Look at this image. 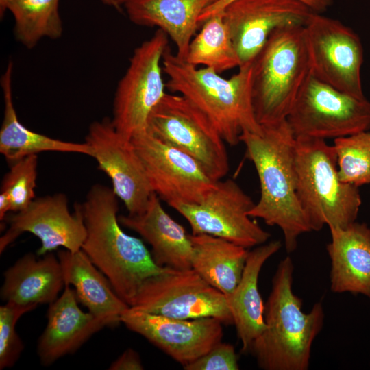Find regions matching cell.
<instances>
[{"label": "cell", "mask_w": 370, "mask_h": 370, "mask_svg": "<svg viewBox=\"0 0 370 370\" xmlns=\"http://www.w3.org/2000/svg\"><path fill=\"white\" fill-rule=\"evenodd\" d=\"M262 127L261 134L245 132L240 138L260 186V199L249 215L279 227L290 254L296 249L299 236L312 231L297 193L295 137L286 120Z\"/></svg>", "instance_id": "6da1fadb"}, {"label": "cell", "mask_w": 370, "mask_h": 370, "mask_svg": "<svg viewBox=\"0 0 370 370\" xmlns=\"http://www.w3.org/2000/svg\"><path fill=\"white\" fill-rule=\"evenodd\" d=\"M117 198L112 188L103 184L91 186L81 204L86 229L82 250L130 305L147 278L169 267L157 264L143 241L123 230Z\"/></svg>", "instance_id": "7a4b0ae2"}, {"label": "cell", "mask_w": 370, "mask_h": 370, "mask_svg": "<svg viewBox=\"0 0 370 370\" xmlns=\"http://www.w3.org/2000/svg\"><path fill=\"white\" fill-rule=\"evenodd\" d=\"M166 88L183 95L210 120L225 143L238 144L245 132L261 134L252 101V63L241 66L230 78L212 69H197L168 47L162 61Z\"/></svg>", "instance_id": "3957f363"}, {"label": "cell", "mask_w": 370, "mask_h": 370, "mask_svg": "<svg viewBox=\"0 0 370 370\" xmlns=\"http://www.w3.org/2000/svg\"><path fill=\"white\" fill-rule=\"evenodd\" d=\"M294 265L282 260L272 279L264 310V330L249 352L264 370H307L313 341L322 330L325 314L321 301L302 311V299L293 291Z\"/></svg>", "instance_id": "277c9868"}, {"label": "cell", "mask_w": 370, "mask_h": 370, "mask_svg": "<svg viewBox=\"0 0 370 370\" xmlns=\"http://www.w3.org/2000/svg\"><path fill=\"white\" fill-rule=\"evenodd\" d=\"M252 101L261 126L286 117L311 74L304 25L273 30L252 62Z\"/></svg>", "instance_id": "5b68a950"}, {"label": "cell", "mask_w": 370, "mask_h": 370, "mask_svg": "<svg viewBox=\"0 0 370 370\" xmlns=\"http://www.w3.org/2000/svg\"><path fill=\"white\" fill-rule=\"evenodd\" d=\"M297 193L312 231L345 228L356 221L362 204L358 187L338 176L333 146L325 140L295 138Z\"/></svg>", "instance_id": "8992f818"}, {"label": "cell", "mask_w": 370, "mask_h": 370, "mask_svg": "<svg viewBox=\"0 0 370 370\" xmlns=\"http://www.w3.org/2000/svg\"><path fill=\"white\" fill-rule=\"evenodd\" d=\"M146 131L192 156L215 181L229 171L225 140L207 116L182 95L164 94L149 114Z\"/></svg>", "instance_id": "52a82bcc"}, {"label": "cell", "mask_w": 370, "mask_h": 370, "mask_svg": "<svg viewBox=\"0 0 370 370\" xmlns=\"http://www.w3.org/2000/svg\"><path fill=\"white\" fill-rule=\"evenodd\" d=\"M286 120L295 138L336 139L370 130V101L343 92L311 73Z\"/></svg>", "instance_id": "ba28073f"}, {"label": "cell", "mask_w": 370, "mask_h": 370, "mask_svg": "<svg viewBox=\"0 0 370 370\" xmlns=\"http://www.w3.org/2000/svg\"><path fill=\"white\" fill-rule=\"evenodd\" d=\"M168 44V36L158 29L134 49L118 83L111 121L127 139L146 130L149 114L166 93L162 61Z\"/></svg>", "instance_id": "9c48e42d"}, {"label": "cell", "mask_w": 370, "mask_h": 370, "mask_svg": "<svg viewBox=\"0 0 370 370\" xmlns=\"http://www.w3.org/2000/svg\"><path fill=\"white\" fill-rule=\"evenodd\" d=\"M129 306L134 310L171 318L214 317L223 324H233L225 295L192 268H169L147 278Z\"/></svg>", "instance_id": "30bf717a"}, {"label": "cell", "mask_w": 370, "mask_h": 370, "mask_svg": "<svg viewBox=\"0 0 370 370\" xmlns=\"http://www.w3.org/2000/svg\"><path fill=\"white\" fill-rule=\"evenodd\" d=\"M304 30L311 73L343 92L366 98L361 80L364 51L358 35L340 21L314 12Z\"/></svg>", "instance_id": "8fae6325"}, {"label": "cell", "mask_w": 370, "mask_h": 370, "mask_svg": "<svg viewBox=\"0 0 370 370\" xmlns=\"http://www.w3.org/2000/svg\"><path fill=\"white\" fill-rule=\"evenodd\" d=\"M255 203L233 180H217L197 204L171 206L188 222L192 234H209L245 248L264 244L271 234L251 219Z\"/></svg>", "instance_id": "7c38bea8"}, {"label": "cell", "mask_w": 370, "mask_h": 370, "mask_svg": "<svg viewBox=\"0 0 370 370\" xmlns=\"http://www.w3.org/2000/svg\"><path fill=\"white\" fill-rule=\"evenodd\" d=\"M131 140L152 191L170 206L201 202L217 182L192 156L146 130Z\"/></svg>", "instance_id": "4fadbf2b"}, {"label": "cell", "mask_w": 370, "mask_h": 370, "mask_svg": "<svg viewBox=\"0 0 370 370\" xmlns=\"http://www.w3.org/2000/svg\"><path fill=\"white\" fill-rule=\"evenodd\" d=\"M5 219L9 226L0 238V254L24 232L40 240L38 256L60 247L77 251L82 249L86 236L82 204L76 203L71 213L63 193L35 198L25 209Z\"/></svg>", "instance_id": "5bb4252c"}, {"label": "cell", "mask_w": 370, "mask_h": 370, "mask_svg": "<svg viewBox=\"0 0 370 370\" xmlns=\"http://www.w3.org/2000/svg\"><path fill=\"white\" fill-rule=\"evenodd\" d=\"M85 140L128 214L142 212L153 192L132 140L119 133L109 118L92 122Z\"/></svg>", "instance_id": "9a60e30c"}, {"label": "cell", "mask_w": 370, "mask_h": 370, "mask_svg": "<svg viewBox=\"0 0 370 370\" xmlns=\"http://www.w3.org/2000/svg\"><path fill=\"white\" fill-rule=\"evenodd\" d=\"M120 320L183 367L206 354L223 336V323L214 317L181 319L129 307Z\"/></svg>", "instance_id": "2e32d148"}, {"label": "cell", "mask_w": 370, "mask_h": 370, "mask_svg": "<svg viewBox=\"0 0 370 370\" xmlns=\"http://www.w3.org/2000/svg\"><path fill=\"white\" fill-rule=\"evenodd\" d=\"M221 12L241 66L253 62L273 30L304 25L313 11L297 0H234Z\"/></svg>", "instance_id": "e0dca14e"}, {"label": "cell", "mask_w": 370, "mask_h": 370, "mask_svg": "<svg viewBox=\"0 0 370 370\" xmlns=\"http://www.w3.org/2000/svg\"><path fill=\"white\" fill-rule=\"evenodd\" d=\"M74 289L65 284L64 291L49 304L47 325L37 344L41 364L48 366L73 354L107 323L78 306Z\"/></svg>", "instance_id": "ac0fdd59"}, {"label": "cell", "mask_w": 370, "mask_h": 370, "mask_svg": "<svg viewBox=\"0 0 370 370\" xmlns=\"http://www.w3.org/2000/svg\"><path fill=\"white\" fill-rule=\"evenodd\" d=\"M118 219L121 225L138 233L151 246L157 264L174 269L191 268L190 234L164 210L156 193L142 212L119 215Z\"/></svg>", "instance_id": "d6986e66"}, {"label": "cell", "mask_w": 370, "mask_h": 370, "mask_svg": "<svg viewBox=\"0 0 370 370\" xmlns=\"http://www.w3.org/2000/svg\"><path fill=\"white\" fill-rule=\"evenodd\" d=\"M327 251L331 260L330 289L370 299V227L355 221L345 228L329 227Z\"/></svg>", "instance_id": "ffe728a7"}, {"label": "cell", "mask_w": 370, "mask_h": 370, "mask_svg": "<svg viewBox=\"0 0 370 370\" xmlns=\"http://www.w3.org/2000/svg\"><path fill=\"white\" fill-rule=\"evenodd\" d=\"M64 285H73L77 298L88 312L104 321L108 326L121 323L122 314L129 308L114 291L104 274L82 250H59Z\"/></svg>", "instance_id": "44dd1931"}, {"label": "cell", "mask_w": 370, "mask_h": 370, "mask_svg": "<svg viewBox=\"0 0 370 370\" xmlns=\"http://www.w3.org/2000/svg\"><path fill=\"white\" fill-rule=\"evenodd\" d=\"M281 247L280 241H272L249 251L239 283L231 294L225 296L243 353L249 352L254 340L266 328L265 305L259 293L258 278L264 262Z\"/></svg>", "instance_id": "7402d4cb"}, {"label": "cell", "mask_w": 370, "mask_h": 370, "mask_svg": "<svg viewBox=\"0 0 370 370\" xmlns=\"http://www.w3.org/2000/svg\"><path fill=\"white\" fill-rule=\"evenodd\" d=\"M217 1L128 0L124 5L133 23L163 31L174 42L176 54L186 60L201 14Z\"/></svg>", "instance_id": "603a6c76"}, {"label": "cell", "mask_w": 370, "mask_h": 370, "mask_svg": "<svg viewBox=\"0 0 370 370\" xmlns=\"http://www.w3.org/2000/svg\"><path fill=\"white\" fill-rule=\"evenodd\" d=\"M37 256L27 253L4 272L0 291L3 301L49 305L58 297L64 282L58 256L52 252Z\"/></svg>", "instance_id": "cb8c5ba5"}, {"label": "cell", "mask_w": 370, "mask_h": 370, "mask_svg": "<svg viewBox=\"0 0 370 370\" xmlns=\"http://www.w3.org/2000/svg\"><path fill=\"white\" fill-rule=\"evenodd\" d=\"M13 62L10 60L1 78L4 111L0 129V153L10 163L45 151L75 153L92 158V147L86 143L56 139L24 126L18 119L12 96Z\"/></svg>", "instance_id": "d4e9b609"}, {"label": "cell", "mask_w": 370, "mask_h": 370, "mask_svg": "<svg viewBox=\"0 0 370 370\" xmlns=\"http://www.w3.org/2000/svg\"><path fill=\"white\" fill-rule=\"evenodd\" d=\"M191 268L225 296L239 283L246 264L247 248L209 234H190Z\"/></svg>", "instance_id": "484cf974"}, {"label": "cell", "mask_w": 370, "mask_h": 370, "mask_svg": "<svg viewBox=\"0 0 370 370\" xmlns=\"http://www.w3.org/2000/svg\"><path fill=\"white\" fill-rule=\"evenodd\" d=\"M60 0H3L1 12L8 10L14 19L16 39L32 49L43 38L57 39L63 32Z\"/></svg>", "instance_id": "4316f807"}, {"label": "cell", "mask_w": 370, "mask_h": 370, "mask_svg": "<svg viewBox=\"0 0 370 370\" xmlns=\"http://www.w3.org/2000/svg\"><path fill=\"white\" fill-rule=\"evenodd\" d=\"M193 38L186 60L193 66H204L219 74L239 67L240 59L229 29L220 12L209 17Z\"/></svg>", "instance_id": "83f0119b"}, {"label": "cell", "mask_w": 370, "mask_h": 370, "mask_svg": "<svg viewBox=\"0 0 370 370\" xmlns=\"http://www.w3.org/2000/svg\"><path fill=\"white\" fill-rule=\"evenodd\" d=\"M340 180L357 187L370 184V130L334 139Z\"/></svg>", "instance_id": "f1b7e54d"}, {"label": "cell", "mask_w": 370, "mask_h": 370, "mask_svg": "<svg viewBox=\"0 0 370 370\" xmlns=\"http://www.w3.org/2000/svg\"><path fill=\"white\" fill-rule=\"evenodd\" d=\"M38 169L37 154L29 155L12 164L10 171L3 176L1 191L8 195L11 211L25 209L36 197Z\"/></svg>", "instance_id": "f546056e"}, {"label": "cell", "mask_w": 370, "mask_h": 370, "mask_svg": "<svg viewBox=\"0 0 370 370\" xmlns=\"http://www.w3.org/2000/svg\"><path fill=\"white\" fill-rule=\"evenodd\" d=\"M38 305H21L8 301L0 306V369L13 367L25 346L16 330L19 319Z\"/></svg>", "instance_id": "4dcf8cb0"}, {"label": "cell", "mask_w": 370, "mask_h": 370, "mask_svg": "<svg viewBox=\"0 0 370 370\" xmlns=\"http://www.w3.org/2000/svg\"><path fill=\"white\" fill-rule=\"evenodd\" d=\"M183 368L185 370H238L239 366L234 346L221 341Z\"/></svg>", "instance_id": "1f68e13d"}, {"label": "cell", "mask_w": 370, "mask_h": 370, "mask_svg": "<svg viewBox=\"0 0 370 370\" xmlns=\"http://www.w3.org/2000/svg\"><path fill=\"white\" fill-rule=\"evenodd\" d=\"M234 0H217L214 3L206 8L199 18V23L201 26L209 17L221 12L228 4ZM312 11L317 13H323L326 11L332 4V0H297Z\"/></svg>", "instance_id": "d6a6232c"}, {"label": "cell", "mask_w": 370, "mask_h": 370, "mask_svg": "<svg viewBox=\"0 0 370 370\" xmlns=\"http://www.w3.org/2000/svg\"><path fill=\"white\" fill-rule=\"evenodd\" d=\"M144 369L138 354L132 349H127L108 368L110 370H142Z\"/></svg>", "instance_id": "836d02e7"}, {"label": "cell", "mask_w": 370, "mask_h": 370, "mask_svg": "<svg viewBox=\"0 0 370 370\" xmlns=\"http://www.w3.org/2000/svg\"><path fill=\"white\" fill-rule=\"evenodd\" d=\"M11 200L8 195L4 192L0 193V219L4 220L7 213L11 211Z\"/></svg>", "instance_id": "e575fe53"}, {"label": "cell", "mask_w": 370, "mask_h": 370, "mask_svg": "<svg viewBox=\"0 0 370 370\" xmlns=\"http://www.w3.org/2000/svg\"><path fill=\"white\" fill-rule=\"evenodd\" d=\"M128 0H104L103 2L119 9L121 5L124 4Z\"/></svg>", "instance_id": "d590c367"}, {"label": "cell", "mask_w": 370, "mask_h": 370, "mask_svg": "<svg viewBox=\"0 0 370 370\" xmlns=\"http://www.w3.org/2000/svg\"><path fill=\"white\" fill-rule=\"evenodd\" d=\"M102 1H103V0H102Z\"/></svg>", "instance_id": "8d00e7d4"}]
</instances>
